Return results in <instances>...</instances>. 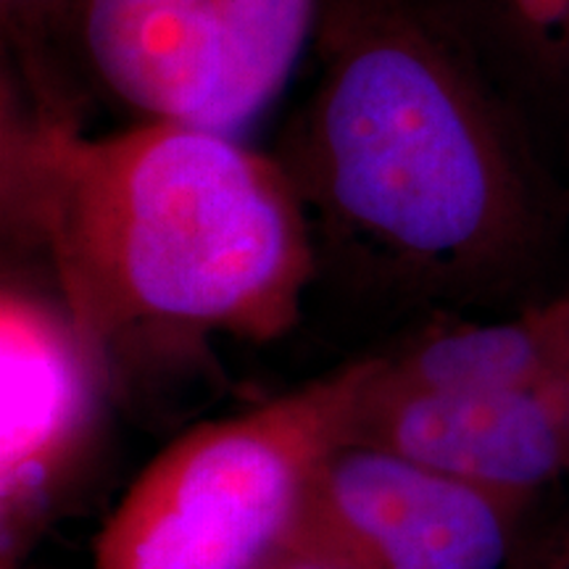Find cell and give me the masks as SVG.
Returning a JSON list of instances; mask_svg holds the SVG:
<instances>
[{
  "mask_svg": "<svg viewBox=\"0 0 569 569\" xmlns=\"http://www.w3.org/2000/svg\"><path fill=\"white\" fill-rule=\"evenodd\" d=\"M311 61L274 156L317 282L417 322L553 296L569 196L536 119L436 0H319Z\"/></svg>",
  "mask_w": 569,
  "mask_h": 569,
  "instance_id": "obj_1",
  "label": "cell"
},
{
  "mask_svg": "<svg viewBox=\"0 0 569 569\" xmlns=\"http://www.w3.org/2000/svg\"><path fill=\"white\" fill-rule=\"evenodd\" d=\"M509 569H569V543L567 538L561 540L557 549L530 551L522 559L511 561Z\"/></svg>",
  "mask_w": 569,
  "mask_h": 569,
  "instance_id": "obj_13",
  "label": "cell"
},
{
  "mask_svg": "<svg viewBox=\"0 0 569 569\" xmlns=\"http://www.w3.org/2000/svg\"><path fill=\"white\" fill-rule=\"evenodd\" d=\"M113 396L101 353L56 296L0 290V565H21L96 461Z\"/></svg>",
  "mask_w": 569,
  "mask_h": 569,
  "instance_id": "obj_4",
  "label": "cell"
},
{
  "mask_svg": "<svg viewBox=\"0 0 569 569\" xmlns=\"http://www.w3.org/2000/svg\"><path fill=\"white\" fill-rule=\"evenodd\" d=\"M269 569H348V567L336 557V553L327 551L322 543H317V540L301 528L293 543H290L288 549L272 561V567Z\"/></svg>",
  "mask_w": 569,
  "mask_h": 569,
  "instance_id": "obj_12",
  "label": "cell"
},
{
  "mask_svg": "<svg viewBox=\"0 0 569 569\" xmlns=\"http://www.w3.org/2000/svg\"><path fill=\"white\" fill-rule=\"evenodd\" d=\"M224 40V80L209 130L238 134L288 84L311 51L319 0H211Z\"/></svg>",
  "mask_w": 569,
  "mask_h": 569,
  "instance_id": "obj_10",
  "label": "cell"
},
{
  "mask_svg": "<svg viewBox=\"0 0 569 569\" xmlns=\"http://www.w3.org/2000/svg\"><path fill=\"white\" fill-rule=\"evenodd\" d=\"M372 372L351 443L388 448L475 486L532 501L569 478V386L396 393L372 388Z\"/></svg>",
  "mask_w": 569,
  "mask_h": 569,
  "instance_id": "obj_6",
  "label": "cell"
},
{
  "mask_svg": "<svg viewBox=\"0 0 569 569\" xmlns=\"http://www.w3.org/2000/svg\"><path fill=\"white\" fill-rule=\"evenodd\" d=\"M0 132L6 238L51 269L113 393L140 356L264 346L301 322L317 253L274 153L198 124L88 134L13 92Z\"/></svg>",
  "mask_w": 569,
  "mask_h": 569,
  "instance_id": "obj_2",
  "label": "cell"
},
{
  "mask_svg": "<svg viewBox=\"0 0 569 569\" xmlns=\"http://www.w3.org/2000/svg\"><path fill=\"white\" fill-rule=\"evenodd\" d=\"M84 0H0L3 48L17 82L11 92L27 109L82 122L90 88L80 59Z\"/></svg>",
  "mask_w": 569,
  "mask_h": 569,
  "instance_id": "obj_11",
  "label": "cell"
},
{
  "mask_svg": "<svg viewBox=\"0 0 569 569\" xmlns=\"http://www.w3.org/2000/svg\"><path fill=\"white\" fill-rule=\"evenodd\" d=\"M567 543H569V536H567Z\"/></svg>",
  "mask_w": 569,
  "mask_h": 569,
  "instance_id": "obj_14",
  "label": "cell"
},
{
  "mask_svg": "<svg viewBox=\"0 0 569 569\" xmlns=\"http://www.w3.org/2000/svg\"><path fill=\"white\" fill-rule=\"evenodd\" d=\"M372 388L501 393L569 386V293L511 315H438L375 351Z\"/></svg>",
  "mask_w": 569,
  "mask_h": 569,
  "instance_id": "obj_8",
  "label": "cell"
},
{
  "mask_svg": "<svg viewBox=\"0 0 569 569\" xmlns=\"http://www.w3.org/2000/svg\"><path fill=\"white\" fill-rule=\"evenodd\" d=\"M80 59L88 88L138 122L203 124L224 80L211 0H84Z\"/></svg>",
  "mask_w": 569,
  "mask_h": 569,
  "instance_id": "obj_7",
  "label": "cell"
},
{
  "mask_svg": "<svg viewBox=\"0 0 569 569\" xmlns=\"http://www.w3.org/2000/svg\"><path fill=\"white\" fill-rule=\"evenodd\" d=\"M372 353L238 417L198 425L138 475L96 540V569H269L353 438Z\"/></svg>",
  "mask_w": 569,
  "mask_h": 569,
  "instance_id": "obj_3",
  "label": "cell"
},
{
  "mask_svg": "<svg viewBox=\"0 0 569 569\" xmlns=\"http://www.w3.org/2000/svg\"><path fill=\"white\" fill-rule=\"evenodd\" d=\"M536 124H569V0H436Z\"/></svg>",
  "mask_w": 569,
  "mask_h": 569,
  "instance_id": "obj_9",
  "label": "cell"
},
{
  "mask_svg": "<svg viewBox=\"0 0 569 569\" xmlns=\"http://www.w3.org/2000/svg\"><path fill=\"white\" fill-rule=\"evenodd\" d=\"M532 498L372 443L327 461L303 530L348 569H509Z\"/></svg>",
  "mask_w": 569,
  "mask_h": 569,
  "instance_id": "obj_5",
  "label": "cell"
}]
</instances>
